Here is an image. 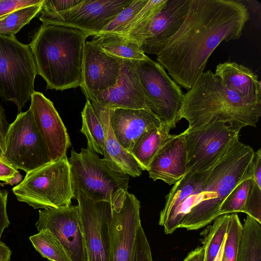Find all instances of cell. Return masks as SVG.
Wrapping results in <instances>:
<instances>
[{"mask_svg": "<svg viewBox=\"0 0 261 261\" xmlns=\"http://www.w3.org/2000/svg\"><path fill=\"white\" fill-rule=\"evenodd\" d=\"M74 194L81 191L94 201H106L119 206L128 188L129 176L109 167L90 147L73 149L68 158Z\"/></svg>", "mask_w": 261, "mask_h": 261, "instance_id": "cell-5", "label": "cell"}, {"mask_svg": "<svg viewBox=\"0 0 261 261\" xmlns=\"http://www.w3.org/2000/svg\"><path fill=\"white\" fill-rule=\"evenodd\" d=\"M236 261H261V223L248 215Z\"/></svg>", "mask_w": 261, "mask_h": 261, "instance_id": "cell-26", "label": "cell"}, {"mask_svg": "<svg viewBox=\"0 0 261 261\" xmlns=\"http://www.w3.org/2000/svg\"><path fill=\"white\" fill-rule=\"evenodd\" d=\"M171 126L166 123L144 133L129 151L142 171H148L153 159L160 149L176 135L170 134Z\"/></svg>", "mask_w": 261, "mask_h": 261, "instance_id": "cell-24", "label": "cell"}, {"mask_svg": "<svg viewBox=\"0 0 261 261\" xmlns=\"http://www.w3.org/2000/svg\"><path fill=\"white\" fill-rule=\"evenodd\" d=\"M0 158L5 159L4 158V151L3 149L2 146L0 143Z\"/></svg>", "mask_w": 261, "mask_h": 261, "instance_id": "cell-47", "label": "cell"}, {"mask_svg": "<svg viewBox=\"0 0 261 261\" xmlns=\"http://www.w3.org/2000/svg\"><path fill=\"white\" fill-rule=\"evenodd\" d=\"M123 59L108 54L91 41L85 42L80 87L84 94L114 87L121 72Z\"/></svg>", "mask_w": 261, "mask_h": 261, "instance_id": "cell-19", "label": "cell"}, {"mask_svg": "<svg viewBox=\"0 0 261 261\" xmlns=\"http://www.w3.org/2000/svg\"><path fill=\"white\" fill-rule=\"evenodd\" d=\"M204 250L202 246H199L190 252L183 261H204Z\"/></svg>", "mask_w": 261, "mask_h": 261, "instance_id": "cell-43", "label": "cell"}, {"mask_svg": "<svg viewBox=\"0 0 261 261\" xmlns=\"http://www.w3.org/2000/svg\"><path fill=\"white\" fill-rule=\"evenodd\" d=\"M191 0H167L166 6L142 31L130 37L145 54L157 56L183 24Z\"/></svg>", "mask_w": 261, "mask_h": 261, "instance_id": "cell-15", "label": "cell"}, {"mask_svg": "<svg viewBox=\"0 0 261 261\" xmlns=\"http://www.w3.org/2000/svg\"><path fill=\"white\" fill-rule=\"evenodd\" d=\"M133 0H81L73 7L59 12L41 10L39 19L45 24L74 28L90 36L98 34Z\"/></svg>", "mask_w": 261, "mask_h": 261, "instance_id": "cell-11", "label": "cell"}, {"mask_svg": "<svg viewBox=\"0 0 261 261\" xmlns=\"http://www.w3.org/2000/svg\"><path fill=\"white\" fill-rule=\"evenodd\" d=\"M38 231L47 229L58 239L71 261H88L77 205L39 211Z\"/></svg>", "mask_w": 261, "mask_h": 261, "instance_id": "cell-13", "label": "cell"}, {"mask_svg": "<svg viewBox=\"0 0 261 261\" xmlns=\"http://www.w3.org/2000/svg\"><path fill=\"white\" fill-rule=\"evenodd\" d=\"M241 212L261 223V188L251 179L247 197Z\"/></svg>", "mask_w": 261, "mask_h": 261, "instance_id": "cell-35", "label": "cell"}, {"mask_svg": "<svg viewBox=\"0 0 261 261\" xmlns=\"http://www.w3.org/2000/svg\"><path fill=\"white\" fill-rule=\"evenodd\" d=\"M110 110L111 125L114 135L122 147L129 152L141 135L163 123L151 112L144 109Z\"/></svg>", "mask_w": 261, "mask_h": 261, "instance_id": "cell-20", "label": "cell"}, {"mask_svg": "<svg viewBox=\"0 0 261 261\" xmlns=\"http://www.w3.org/2000/svg\"><path fill=\"white\" fill-rule=\"evenodd\" d=\"M73 197L78 202L88 261H109L111 204L106 201H94L81 191L74 194Z\"/></svg>", "mask_w": 261, "mask_h": 261, "instance_id": "cell-12", "label": "cell"}, {"mask_svg": "<svg viewBox=\"0 0 261 261\" xmlns=\"http://www.w3.org/2000/svg\"><path fill=\"white\" fill-rule=\"evenodd\" d=\"M92 105L104 129L103 161L116 171L133 177L140 176L142 170L137 162L130 153L122 147L114 135L111 125L110 109L96 105Z\"/></svg>", "mask_w": 261, "mask_h": 261, "instance_id": "cell-22", "label": "cell"}, {"mask_svg": "<svg viewBox=\"0 0 261 261\" xmlns=\"http://www.w3.org/2000/svg\"><path fill=\"white\" fill-rule=\"evenodd\" d=\"M147 2L148 0H133L129 5L122 10L99 34H121Z\"/></svg>", "mask_w": 261, "mask_h": 261, "instance_id": "cell-33", "label": "cell"}, {"mask_svg": "<svg viewBox=\"0 0 261 261\" xmlns=\"http://www.w3.org/2000/svg\"><path fill=\"white\" fill-rule=\"evenodd\" d=\"M240 130L220 121L206 123L181 133L187 149L186 173H195L211 168L239 139Z\"/></svg>", "mask_w": 261, "mask_h": 261, "instance_id": "cell-9", "label": "cell"}, {"mask_svg": "<svg viewBox=\"0 0 261 261\" xmlns=\"http://www.w3.org/2000/svg\"><path fill=\"white\" fill-rule=\"evenodd\" d=\"M9 126V124L6 120L4 110L0 103V143L4 152L6 146V137Z\"/></svg>", "mask_w": 261, "mask_h": 261, "instance_id": "cell-42", "label": "cell"}, {"mask_svg": "<svg viewBox=\"0 0 261 261\" xmlns=\"http://www.w3.org/2000/svg\"><path fill=\"white\" fill-rule=\"evenodd\" d=\"M12 191L19 201L34 209L71 205L74 197L67 156L27 173Z\"/></svg>", "mask_w": 261, "mask_h": 261, "instance_id": "cell-6", "label": "cell"}, {"mask_svg": "<svg viewBox=\"0 0 261 261\" xmlns=\"http://www.w3.org/2000/svg\"><path fill=\"white\" fill-rule=\"evenodd\" d=\"M136 60H122L116 85L105 91L84 94L91 104L108 109L117 108L149 110L147 100L135 71Z\"/></svg>", "mask_w": 261, "mask_h": 261, "instance_id": "cell-16", "label": "cell"}, {"mask_svg": "<svg viewBox=\"0 0 261 261\" xmlns=\"http://www.w3.org/2000/svg\"><path fill=\"white\" fill-rule=\"evenodd\" d=\"M260 115L261 102L243 98L228 89L218 75L207 70L184 94L178 120L188 121V128L220 121L240 131L246 126L256 127Z\"/></svg>", "mask_w": 261, "mask_h": 261, "instance_id": "cell-2", "label": "cell"}, {"mask_svg": "<svg viewBox=\"0 0 261 261\" xmlns=\"http://www.w3.org/2000/svg\"><path fill=\"white\" fill-rule=\"evenodd\" d=\"M0 186H4V185L0 183ZM8 195L7 191L0 189V242L5 229L10 225L7 211Z\"/></svg>", "mask_w": 261, "mask_h": 261, "instance_id": "cell-39", "label": "cell"}, {"mask_svg": "<svg viewBox=\"0 0 261 261\" xmlns=\"http://www.w3.org/2000/svg\"><path fill=\"white\" fill-rule=\"evenodd\" d=\"M254 151L237 139L212 167L197 204L184 217L178 228L197 230L220 216L224 199L240 182L252 178Z\"/></svg>", "mask_w": 261, "mask_h": 261, "instance_id": "cell-4", "label": "cell"}, {"mask_svg": "<svg viewBox=\"0 0 261 261\" xmlns=\"http://www.w3.org/2000/svg\"><path fill=\"white\" fill-rule=\"evenodd\" d=\"M81 115L82 125L80 131L87 138V146L97 154L103 155V127L89 100H87Z\"/></svg>", "mask_w": 261, "mask_h": 261, "instance_id": "cell-27", "label": "cell"}, {"mask_svg": "<svg viewBox=\"0 0 261 261\" xmlns=\"http://www.w3.org/2000/svg\"><path fill=\"white\" fill-rule=\"evenodd\" d=\"M37 74L29 44L15 36L0 35V95L14 103L18 114L31 100Z\"/></svg>", "mask_w": 261, "mask_h": 261, "instance_id": "cell-7", "label": "cell"}, {"mask_svg": "<svg viewBox=\"0 0 261 261\" xmlns=\"http://www.w3.org/2000/svg\"><path fill=\"white\" fill-rule=\"evenodd\" d=\"M89 36L79 30L54 24H42L34 32L29 45L46 89L80 87L84 46Z\"/></svg>", "mask_w": 261, "mask_h": 261, "instance_id": "cell-3", "label": "cell"}, {"mask_svg": "<svg viewBox=\"0 0 261 261\" xmlns=\"http://www.w3.org/2000/svg\"><path fill=\"white\" fill-rule=\"evenodd\" d=\"M22 181V176L20 174L19 172H17L14 176L10 178L5 182L3 183L4 185H14L16 184H19Z\"/></svg>", "mask_w": 261, "mask_h": 261, "instance_id": "cell-45", "label": "cell"}, {"mask_svg": "<svg viewBox=\"0 0 261 261\" xmlns=\"http://www.w3.org/2000/svg\"><path fill=\"white\" fill-rule=\"evenodd\" d=\"M18 172V169L6 159L0 158V181H7Z\"/></svg>", "mask_w": 261, "mask_h": 261, "instance_id": "cell-40", "label": "cell"}, {"mask_svg": "<svg viewBox=\"0 0 261 261\" xmlns=\"http://www.w3.org/2000/svg\"><path fill=\"white\" fill-rule=\"evenodd\" d=\"M186 173L166 196L165 205L161 211L159 224L166 234L173 233L184 217L197 203L203 182L211 170Z\"/></svg>", "mask_w": 261, "mask_h": 261, "instance_id": "cell-17", "label": "cell"}, {"mask_svg": "<svg viewBox=\"0 0 261 261\" xmlns=\"http://www.w3.org/2000/svg\"><path fill=\"white\" fill-rule=\"evenodd\" d=\"M252 179L261 188V149L254 152L252 162Z\"/></svg>", "mask_w": 261, "mask_h": 261, "instance_id": "cell-41", "label": "cell"}, {"mask_svg": "<svg viewBox=\"0 0 261 261\" xmlns=\"http://www.w3.org/2000/svg\"><path fill=\"white\" fill-rule=\"evenodd\" d=\"M226 237V236H225ZM225 240V239H224ZM224 240L220 247V250H219V252L215 260V261H221V257H222V251H223V247H224Z\"/></svg>", "mask_w": 261, "mask_h": 261, "instance_id": "cell-46", "label": "cell"}, {"mask_svg": "<svg viewBox=\"0 0 261 261\" xmlns=\"http://www.w3.org/2000/svg\"><path fill=\"white\" fill-rule=\"evenodd\" d=\"M229 214L219 216L202 241L204 250V261H215L225 239L229 219Z\"/></svg>", "mask_w": 261, "mask_h": 261, "instance_id": "cell-29", "label": "cell"}, {"mask_svg": "<svg viewBox=\"0 0 261 261\" xmlns=\"http://www.w3.org/2000/svg\"><path fill=\"white\" fill-rule=\"evenodd\" d=\"M251 178H248L238 184L222 202L220 215L241 212L247 197Z\"/></svg>", "mask_w": 261, "mask_h": 261, "instance_id": "cell-34", "label": "cell"}, {"mask_svg": "<svg viewBox=\"0 0 261 261\" xmlns=\"http://www.w3.org/2000/svg\"><path fill=\"white\" fill-rule=\"evenodd\" d=\"M43 3L20 8L1 18L0 35L15 36L23 27L40 13Z\"/></svg>", "mask_w": 261, "mask_h": 261, "instance_id": "cell-30", "label": "cell"}, {"mask_svg": "<svg viewBox=\"0 0 261 261\" xmlns=\"http://www.w3.org/2000/svg\"><path fill=\"white\" fill-rule=\"evenodd\" d=\"M242 232L243 225L237 213L230 214L221 261H236Z\"/></svg>", "mask_w": 261, "mask_h": 261, "instance_id": "cell-32", "label": "cell"}, {"mask_svg": "<svg viewBox=\"0 0 261 261\" xmlns=\"http://www.w3.org/2000/svg\"><path fill=\"white\" fill-rule=\"evenodd\" d=\"M167 0H148L121 34L131 37L142 31L166 6Z\"/></svg>", "mask_w": 261, "mask_h": 261, "instance_id": "cell-31", "label": "cell"}, {"mask_svg": "<svg viewBox=\"0 0 261 261\" xmlns=\"http://www.w3.org/2000/svg\"><path fill=\"white\" fill-rule=\"evenodd\" d=\"M130 261H153L149 244L141 224L138 228Z\"/></svg>", "mask_w": 261, "mask_h": 261, "instance_id": "cell-36", "label": "cell"}, {"mask_svg": "<svg viewBox=\"0 0 261 261\" xmlns=\"http://www.w3.org/2000/svg\"><path fill=\"white\" fill-rule=\"evenodd\" d=\"M4 158L14 167L27 173L51 162L30 108L25 112L19 113L9 124Z\"/></svg>", "mask_w": 261, "mask_h": 261, "instance_id": "cell-10", "label": "cell"}, {"mask_svg": "<svg viewBox=\"0 0 261 261\" xmlns=\"http://www.w3.org/2000/svg\"><path fill=\"white\" fill-rule=\"evenodd\" d=\"M30 109L36 126L48 149L51 162L66 155L71 142L67 130L53 103L42 92L34 91Z\"/></svg>", "mask_w": 261, "mask_h": 261, "instance_id": "cell-18", "label": "cell"}, {"mask_svg": "<svg viewBox=\"0 0 261 261\" xmlns=\"http://www.w3.org/2000/svg\"><path fill=\"white\" fill-rule=\"evenodd\" d=\"M141 224L140 202L127 191L121 204L112 207L109 261H130Z\"/></svg>", "mask_w": 261, "mask_h": 261, "instance_id": "cell-14", "label": "cell"}, {"mask_svg": "<svg viewBox=\"0 0 261 261\" xmlns=\"http://www.w3.org/2000/svg\"><path fill=\"white\" fill-rule=\"evenodd\" d=\"M187 158L185 138L181 133L176 135L153 159L148 170L149 177L174 185L186 173Z\"/></svg>", "mask_w": 261, "mask_h": 261, "instance_id": "cell-21", "label": "cell"}, {"mask_svg": "<svg viewBox=\"0 0 261 261\" xmlns=\"http://www.w3.org/2000/svg\"><path fill=\"white\" fill-rule=\"evenodd\" d=\"M29 240L35 250L49 261H71L60 241L48 229L40 230Z\"/></svg>", "mask_w": 261, "mask_h": 261, "instance_id": "cell-28", "label": "cell"}, {"mask_svg": "<svg viewBox=\"0 0 261 261\" xmlns=\"http://www.w3.org/2000/svg\"><path fill=\"white\" fill-rule=\"evenodd\" d=\"M92 41L108 54L123 60H146L149 57L140 44L127 35L114 33H100Z\"/></svg>", "mask_w": 261, "mask_h": 261, "instance_id": "cell-25", "label": "cell"}, {"mask_svg": "<svg viewBox=\"0 0 261 261\" xmlns=\"http://www.w3.org/2000/svg\"><path fill=\"white\" fill-rule=\"evenodd\" d=\"M12 251L3 242H0V261H11Z\"/></svg>", "mask_w": 261, "mask_h": 261, "instance_id": "cell-44", "label": "cell"}, {"mask_svg": "<svg viewBox=\"0 0 261 261\" xmlns=\"http://www.w3.org/2000/svg\"><path fill=\"white\" fill-rule=\"evenodd\" d=\"M215 74L228 89L243 98L261 102L260 81L248 68L234 62H225L217 66Z\"/></svg>", "mask_w": 261, "mask_h": 261, "instance_id": "cell-23", "label": "cell"}, {"mask_svg": "<svg viewBox=\"0 0 261 261\" xmlns=\"http://www.w3.org/2000/svg\"><path fill=\"white\" fill-rule=\"evenodd\" d=\"M135 71L149 111L162 123L175 128L179 122L178 113L184 96L180 87L161 65L149 58L137 61Z\"/></svg>", "mask_w": 261, "mask_h": 261, "instance_id": "cell-8", "label": "cell"}, {"mask_svg": "<svg viewBox=\"0 0 261 261\" xmlns=\"http://www.w3.org/2000/svg\"><path fill=\"white\" fill-rule=\"evenodd\" d=\"M44 0H0V19L20 8L42 4Z\"/></svg>", "mask_w": 261, "mask_h": 261, "instance_id": "cell-37", "label": "cell"}, {"mask_svg": "<svg viewBox=\"0 0 261 261\" xmlns=\"http://www.w3.org/2000/svg\"><path fill=\"white\" fill-rule=\"evenodd\" d=\"M249 12L240 0H191L186 19L156 56L180 87L190 90L223 41L239 39Z\"/></svg>", "mask_w": 261, "mask_h": 261, "instance_id": "cell-1", "label": "cell"}, {"mask_svg": "<svg viewBox=\"0 0 261 261\" xmlns=\"http://www.w3.org/2000/svg\"><path fill=\"white\" fill-rule=\"evenodd\" d=\"M81 0H44L42 11L59 12L68 10L76 6Z\"/></svg>", "mask_w": 261, "mask_h": 261, "instance_id": "cell-38", "label": "cell"}]
</instances>
